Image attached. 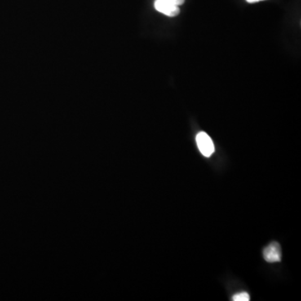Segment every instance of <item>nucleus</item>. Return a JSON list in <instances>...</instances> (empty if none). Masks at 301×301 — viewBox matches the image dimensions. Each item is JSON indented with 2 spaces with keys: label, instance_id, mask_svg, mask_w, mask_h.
I'll return each instance as SVG.
<instances>
[{
  "label": "nucleus",
  "instance_id": "1",
  "mask_svg": "<svg viewBox=\"0 0 301 301\" xmlns=\"http://www.w3.org/2000/svg\"><path fill=\"white\" fill-rule=\"evenodd\" d=\"M197 147L204 157H211L214 152V144L211 138L206 132L201 131L196 137Z\"/></svg>",
  "mask_w": 301,
  "mask_h": 301
},
{
  "label": "nucleus",
  "instance_id": "3",
  "mask_svg": "<svg viewBox=\"0 0 301 301\" xmlns=\"http://www.w3.org/2000/svg\"><path fill=\"white\" fill-rule=\"evenodd\" d=\"M155 9L158 12L164 14L166 16L175 17L179 15L180 10L177 5H173L171 3L165 0H156L154 4Z\"/></svg>",
  "mask_w": 301,
  "mask_h": 301
},
{
  "label": "nucleus",
  "instance_id": "6",
  "mask_svg": "<svg viewBox=\"0 0 301 301\" xmlns=\"http://www.w3.org/2000/svg\"><path fill=\"white\" fill-rule=\"evenodd\" d=\"M246 1L248 3H256L259 2V1H262V0H246Z\"/></svg>",
  "mask_w": 301,
  "mask_h": 301
},
{
  "label": "nucleus",
  "instance_id": "5",
  "mask_svg": "<svg viewBox=\"0 0 301 301\" xmlns=\"http://www.w3.org/2000/svg\"><path fill=\"white\" fill-rule=\"evenodd\" d=\"M165 1H168V2L171 3V4H173V5H177V6L182 5L183 4H184V2H185V0H165Z\"/></svg>",
  "mask_w": 301,
  "mask_h": 301
},
{
  "label": "nucleus",
  "instance_id": "4",
  "mask_svg": "<svg viewBox=\"0 0 301 301\" xmlns=\"http://www.w3.org/2000/svg\"><path fill=\"white\" fill-rule=\"evenodd\" d=\"M232 300L233 301H249L250 300V296L247 292H240L238 294H235L232 296Z\"/></svg>",
  "mask_w": 301,
  "mask_h": 301
},
{
  "label": "nucleus",
  "instance_id": "2",
  "mask_svg": "<svg viewBox=\"0 0 301 301\" xmlns=\"http://www.w3.org/2000/svg\"><path fill=\"white\" fill-rule=\"evenodd\" d=\"M263 258L268 263H278L281 260V248L278 243H272L263 249Z\"/></svg>",
  "mask_w": 301,
  "mask_h": 301
}]
</instances>
